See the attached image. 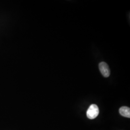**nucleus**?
I'll use <instances>...</instances> for the list:
<instances>
[{
  "instance_id": "f257e3e1",
  "label": "nucleus",
  "mask_w": 130,
  "mask_h": 130,
  "mask_svg": "<svg viewBox=\"0 0 130 130\" xmlns=\"http://www.w3.org/2000/svg\"><path fill=\"white\" fill-rule=\"evenodd\" d=\"M99 113V108L95 104L91 105L87 111V116L89 119L93 120L98 116Z\"/></svg>"
},
{
  "instance_id": "7ed1b4c3",
  "label": "nucleus",
  "mask_w": 130,
  "mask_h": 130,
  "mask_svg": "<svg viewBox=\"0 0 130 130\" xmlns=\"http://www.w3.org/2000/svg\"><path fill=\"white\" fill-rule=\"evenodd\" d=\"M120 113L122 116L130 118V108L127 107H122L120 108Z\"/></svg>"
},
{
  "instance_id": "f03ea898",
  "label": "nucleus",
  "mask_w": 130,
  "mask_h": 130,
  "mask_svg": "<svg viewBox=\"0 0 130 130\" xmlns=\"http://www.w3.org/2000/svg\"><path fill=\"white\" fill-rule=\"evenodd\" d=\"M99 68L100 71L105 77H108L110 75V70L108 66L105 62H101L99 65Z\"/></svg>"
}]
</instances>
